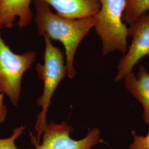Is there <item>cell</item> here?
Instances as JSON below:
<instances>
[{"label": "cell", "mask_w": 149, "mask_h": 149, "mask_svg": "<svg viewBox=\"0 0 149 149\" xmlns=\"http://www.w3.org/2000/svg\"><path fill=\"white\" fill-rule=\"evenodd\" d=\"M35 21L39 34L63 44L66 56V75L73 79L76 74L74 55L80 43L95 25V17L71 19L54 13L48 4L34 0Z\"/></svg>", "instance_id": "obj_1"}, {"label": "cell", "mask_w": 149, "mask_h": 149, "mask_svg": "<svg viewBox=\"0 0 149 149\" xmlns=\"http://www.w3.org/2000/svg\"><path fill=\"white\" fill-rule=\"evenodd\" d=\"M44 38L45 45L44 64H38L36 67L38 76L43 81L44 85L43 94L36 102L42 108L41 111L38 114L34 127L38 143L40 142L47 125V115L54 93L66 74V63L61 50L53 45L49 38L46 36Z\"/></svg>", "instance_id": "obj_2"}, {"label": "cell", "mask_w": 149, "mask_h": 149, "mask_svg": "<svg viewBox=\"0 0 149 149\" xmlns=\"http://www.w3.org/2000/svg\"><path fill=\"white\" fill-rule=\"evenodd\" d=\"M125 0H101L95 29L102 44V54L115 51L123 54L128 49V27L123 21Z\"/></svg>", "instance_id": "obj_3"}, {"label": "cell", "mask_w": 149, "mask_h": 149, "mask_svg": "<svg viewBox=\"0 0 149 149\" xmlns=\"http://www.w3.org/2000/svg\"><path fill=\"white\" fill-rule=\"evenodd\" d=\"M2 28L0 26V30ZM36 59V53H14L6 45L0 33V92L17 106L21 95L22 79Z\"/></svg>", "instance_id": "obj_4"}, {"label": "cell", "mask_w": 149, "mask_h": 149, "mask_svg": "<svg viewBox=\"0 0 149 149\" xmlns=\"http://www.w3.org/2000/svg\"><path fill=\"white\" fill-rule=\"evenodd\" d=\"M72 130V127L64 122L50 123L47 124L39 143L31 133L34 146L30 149H92L101 141V132L98 128L91 129L85 138L77 140L70 137Z\"/></svg>", "instance_id": "obj_5"}, {"label": "cell", "mask_w": 149, "mask_h": 149, "mask_svg": "<svg viewBox=\"0 0 149 149\" xmlns=\"http://www.w3.org/2000/svg\"><path fill=\"white\" fill-rule=\"evenodd\" d=\"M132 42L119 60L114 81L119 82L133 72L134 66L144 56L149 55V13H146L128 27Z\"/></svg>", "instance_id": "obj_6"}, {"label": "cell", "mask_w": 149, "mask_h": 149, "mask_svg": "<svg viewBox=\"0 0 149 149\" xmlns=\"http://www.w3.org/2000/svg\"><path fill=\"white\" fill-rule=\"evenodd\" d=\"M52 6L59 16L71 19L93 17L101 7V0H38Z\"/></svg>", "instance_id": "obj_7"}, {"label": "cell", "mask_w": 149, "mask_h": 149, "mask_svg": "<svg viewBox=\"0 0 149 149\" xmlns=\"http://www.w3.org/2000/svg\"><path fill=\"white\" fill-rule=\"evenodd\" d=\"M32 0H0V26L11 28L18 19L17 25L22 28L28 26L33 18L31 4Z\"/></svg>", "instance_id": "obj_8"}, {"label": "cell", "mask_w": 149, "mask_h": 149, "mask_svg": "<svg viewBox=\"0 0 149 149\" xmlns=\"http://www.w3.org/2000/svg\"><path fill=\"white\" fill-rule=\"evenodd\" d=\"M126 89L143 107L144 122L149 123V72L143 66L139 69L136 76L133 72L124 78Z\"/></svg>", "instance_id": "obj_9"}, {"label": "cell", "mask_w": 149, "mask_h": 149, "mask_svg": "<svg viewBox=\"0 0 149 149\" xmlns=\"http://www.w3.org/2000/svg\"><path fill=\"white\" fill-rule=\"evenodd\" d=\"M149 11V0H125L123 21L130 25Z\"/></svg>", "instance_id": "obj_10"}, {"label": "cell", "mask_w": 149, "mask_h": 149, "mask_svg": "<svg viewBox=\"0 0 149 149\" xmlns=\"http://www.w3.org/2000/svg\"><path fill=\"white\" fill-rule=\"evenodd\" d=\"M25 129L23 125L15 128L10 136L6 138H0V149H19L16 146L15 142Z\"/></svg>", "instance_id": "obj_11"}, {"label": "cell", "mask_w": 149, "mask_h": 149, "mask_svg": "<svg viewBox=\"0 0 149 149\" xmlns=\"http://www.w3.org/2000/svg\"><path fill=\"white\" fill-rule=\"evenodd\" d=\"M132 134L133 140L129 145V149H149V129L148 133L145 136L139 135L133 132Z\"/></svg>", "instance_id": "obj_12"}, {"label": "cell", "mask_w": 149, "mask_h": 149, "mask_svg": "<svg viewBox=\"0 0 149 149\" xmlns=\"http://www.w3.org/2000/svg\"><path fill=\"white\" fill-rule=\"evenodd\" d=\"M4 94L0 92V125L5 121L7 114V108L4 103Z\"/></svg>", "instance_id": "obj_13"}]
</instances>
